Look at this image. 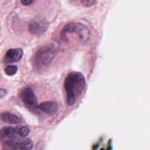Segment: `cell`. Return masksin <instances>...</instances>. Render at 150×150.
I'll return each mask as SVG.
<instances>
[{"mask_svg": "<svg viewBox=\"0 0 150 150\" xmlns=\"http://www.w3.org/2000/svg\"><path fill=\"white\" fill-rule=\"evenodd\" d=\"M33 147V143L29 139H24L23 141L15 140L4 145V149H31Z\"/></svg>", "mask_w": 150, "mask_h": 150, "instance_id": "obj_7", "label": "cell"}, {"mask_svg": "<svg viewBox=\"0 0 150 150\" xmlns=\"http://www.w3.org/2000/svg\"><path fill=\"white\" fill-rule=\"evenodd\" d=\"M16 131H17V134L21 137H26L29 135V128L26 126H21V127H18L16 128Z\"/></svg>", "mask_w": 150, "mask_h": 150, "instance_id": "obj_11", "label": "cell"}, {"mask_svg": "<svg viewBox=\"0 0 150 150\" xmlns=\"http://www.w3.org/2000/svg\"><path fill=\"white\" fill-rule=\"evenodd\" d=\"M70 35H76L81 43H86L90 37V31L83 23L71 22L67 23L63 27L60 34V38L62 40L67 42V38Z\"/></svg>", "mask_w": 150, "mask_h": 150, "instance_id": "obj_3", "label": "cell"}, {"mask_svg": "<svg viewBox=\"0 0 150 150\" xmlns=\"http://www.w3.org/2000/svg\"><path fill=\"white\" fill-rule=\"evenodd\" d=\"M58 47L50 43L41 47L36 51L32 59V65L37 71L45 70L54 59L58 53Z\"/></svg>", "mask_w": 150, "mask_h": 150, "instance_id": "obj_2", "label": "cell"}, {"mask_svg": "<svg viewBox=\"0 0 150 150\" xmlns=\"http://www.w3.org/2000/svg\"><path fill=\"white\" fill-rule=\"evenodd\" d=\"M0 120L7 124L14 125L18 124L21 122L20 117H18L16 114L10 112V111H4L0 114Z\"/></svg>", "mask_w": 150, "mask_h": 150, "instance_id": "obj_9", "label": "cell"}, {"mask_svg": "<svg viewBox=\"0 0 150 150\" xmlns=\"http://www.w3.org/2000/svg\"><path fill=\"white\" fill-rule=\"evenodd\" d=\"M77 1H79V3L85 7H92L97 2V0H77Z\"/></svg>", "mask_w": 150, "mask_h": 150, "instance_id": "obj_13", "label": "cell"}, {"mask_svg": "<svg viewBox=\"0 0 150 150\" xmlns=\"http://www.w3.org/2000/svg\"><path fill=\"white\" fill-rule=\"evenodd\" d=\"M18 71V67L16 65H9L4 69V72L9 76H14Z\"/></svg>", "mask_w": 150, "mask_h": 150, "instance_id": "obj_12", "label": "cell"}, {"mask_svg": "<svg viewBox=\"0 0 150 150\" xmlns=\"http://www.w3.org/2000/svg\"><path fill=\"white\" fill-rule=\"evenodd\" d=\"M20 98L25 106L29 109H36L38 106V100L32 88L26 87L21 90Z\"/></svg>", "mask_w": 150, "mask_h": 150, "instance_id": "obj_4", "label": "cell"}, {"mask_svg": "<svg viewBox=\"0 0 150 150\" xmlns=\"http://www.w3.org/2000/svg\"><path fill=\"white\" fill-rule=\"evenodd\" d=\"M35 0H21V2L23 5L24 6H29L32 4L34 2Z\"/></svg>", "mask_w": 150, "mask_h": 150, "instance_id": "obj_14", "label": "cell"}, {"mask_svg": "<svg viewBox=\"0 0 150 150\" xmlns=\"http://www.w3.org/2000/svg\"><path fill=\"white\" fill-rule=\"evenodd\" d=\"M23 50L21 48L9 49L4 55V61L5 63H12L18 62L23 57Z\"/></svg>", "mask_w": 150, "mask_h": 150, "instance_id": "obj_8", "label": "cell"}, {"mask_svg": "<svg viewBox=\"0 0 150 150\" xmlns=\"http://www.w3.org/2000/svg\"><path fill=\"white\" fill-rule=\"evenodd\" d=\"M86 87V79L79 72L68 73L64 81V89L66 93V100L68 105H73L79 100Z\"/></svg>", "mask_w": 150, "mask_h": 150, "instance_id": "obj_1", "label": "cell"}, {"mask_svg": "<svg viewBox=\"0 0 150 150\" xmlns=\"http://www.w3.org/2000/svg\"><path fill=\"white\" fill-rule=\"evenodd\" d=\"M48 27V23L44 19H38V20L32 21L29 23L28 30L32 35L40 36L47 30Z\"/></svg>", "mask_w": 150, "mask_h": 150, "instance_id": "obj_5", "label": "cell"}, {"mask_svg": "<svg viewBox=\"0 0 150 150\" xmlns=\"http://www.w3.org/2000/svg\"><path fill=\"white\" fill-rule=\"evenodd\" d=\"M7 90L4 89H0V98H2L7 95Z\"/></svg>", "mask_w": 150, "mask_h": 150, "instance_id": "obj_15", "label": "cell"}, {"mask_svg": "<svg viewBox=\"0 0 150 150\" xmlns=\"http://www.w3.org/2000/svg\"><path fill=\"white\" fill-rule=\"evenodd\" d=\"M17 133L16 128L7 127L0 130V143L3 145L7 144L16 140V134Z\"/></svg>", "mask_w": 150, "mask_h": 150, "instance_id": "obj_6", "label": "cell"}, {"mask_svg": "<svg viewBox=\"0 0 150 150\" xmlns=\"http://www.w3.org/2000/svg\"><path fill=\"white\" fill-rule=\"evenodd\" d=\"M39 108L47 114H54L58 109V105L54 101H45L39 105Z\"/></svg>", "mask_w": 150, "mask_h": 150, "instance_id": "obj_10", "label": "cell"}]
</instances>
